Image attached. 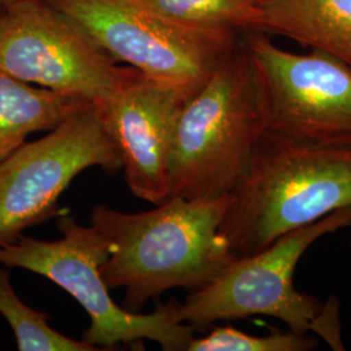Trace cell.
Listing matches in <instances>:
<instances>
[{
	"label": "cell",
	"instance_id": "cell-14",
	"mask_svg": "<svg viewBox=\"0 0 351 351\" xmlns=\"http://www.w3.org/2000/svg\"><path fill=\"white\" fill-rule=\"evenodd\" d=\"M0 315L11 326L20 351H97L50 326L46 313L29 307L13 290L10 274L0 268Z\"/></svg>",
	"mask_w": 351,
	"mask_h": 351
},
{
	"label": "cell",
	"instance_id": "cell-7",
	"mask_svg": "<svg viewBox=\"0 0 351 351\" xmlns=\"http://www.w3.org/2000/svg\"><path fill=\"white\" fill-rule=\"evenodd\" d=\"M0 71L97 108L142 75L120 65L49 0H20L3 8Z\"/></svg>",
	"mask_w": 351,
	"mask_h": 351
},
{
	"label": "cell",
	"instance_id": "cell-3",
	"mask_svg": "<svg viewBox=\"0 0 351 351\" xmlns=\"http://www.w3.org/2000/svg\"><path fill=\"white\" fill-rule=\"evenodd\" d=\"M245 34L180 112L168 165L169 197L230 195L265 133L262 94Z\"/></svg>",
	"mask_w": 351,
	"mask_h": 351
},
{
	"label": "cell",
	"instance_id": "cell-2",
	"mask_svg": "<svg viewBox=\"0 0 351 351\" xmlns=\"http://www.w3.org/2000/svg\"><path fill=\"white\" fill-rule=\"evenodd\" d=\"M351 207V151L264 133L232 191L220 233L236 258Z\"/></svg>",
	"mask_w": 351,
	"mask_h": 351
},
{
	"label": "cell",
	"instance_id": "cell-11",
	"mask_svg": "<svg viewBox=\"0 0 351 351\" xmlns=\"http://www.w3.org/2000/svg\"><path fill=\"white\" fill-rule=\"evenodd\" d=\"M261 30L335 56L351 68V0H272Z\"/></svg>",
	"mask_w": 351,
	"mask_h": 351
},
{
	"label": "cell",
	"instance_id": "cell-16",
	"mask_svg": "<svg viewBox=\"0 0 351 351\" xmlns=\"http://www.w3.org/2000/svg\"><path fill=\"white\" fill-rule=\"evenodd\" d=\"M247 1L250 3L251 5H254V7L259 8V10H262L263 7L268 5L272 0H247Z\"/></svg>",
	"mask_w": 351,
	"mask_h": 351
},
{
	"label": "cell",
	"instance_id": "cell-1",
	"mask_svg": "<svg viewBox=\"0 0 351 351\" xmlns=\"http://www.w3.org/2000/svg\"><path fill=\"white\" fill-rule=\"evenodd\" d=\"M229 201L169 197L143 213L93 208L91 226L111 245L101 275L108 288L125 290L124 308L138 313L171 289L203 288L236 259L220 233Z\"/></svg>",
	"mask_w": 351,
	"mask_h": 351
},
{
	"label": "cell",
	"instance_id": "cell-17",
	"mask_svg": "<svg viewBox=\"0 0 351 351\" xmlns=\"http://www.w3.org/2000/svg\"><path fill=\"white\" fill-rule=\"evenodd\" d=\"M17 1H20V0H0V5L4 8V7H8V5H11L13 3H17Z\"/></svg>",
	"mask_w": 351,
	"mask_h": 351
},
{
	"label": "cell",
	"instance_id": "cell-10",
	"mask_svg": "<svg viewBox=\"0 0 351 351\" xmlns=\"http://www.w3.org/2000/svg\"><path fill=\"white\" fill-rule=\"evenodd\" d=\"M188 99L181 90L141 75L97 108L121 156L128 188L139 199L156 206L169 198L171 149Z\"/></svg>",
	"mask_w": 351,
	"mask_h": 351
},
{
	"label": "cell",
	"instance_id": "cell-19",
	"mask_svg": "<svg viewBox=\"0 0 351 351\" xmlns=\"http://www.w3.org/2000/svg\"><path fill=\"white\" fill-rule=\"evenodd\" d=\"M349 228H350V229H351V226H349ZM350 250H351V236H350Z\"/></svg>",
	"mask_w": 351,
	"mask_h": 351
},
{
	"label": "cell",
	"instance_id": "cell-12",
	"mask_svg": "<svg viewBox=\"0 0 351 351\" xmlns=\"http://www.w3.org/2000/svg\"><path fill=\"white\" fill-rule=\"evenodd\" d=\"M88 101L27 84L0 71V162L38 132H50Z\"/></svg>",
	"mask_w": 351,
	"mask_h": 351
},
{
	"label": "cell",
	"instance_id": "cell-15",
	"mask_svg": "<svg viewBox=\"0 0 351 351\" xmlns=\"http://www.w3.org/2000/svg\"><path fill=\"white\" fill-rule=\"evenodd\" d=\"M316 346L315 337L291 329H271L265 336H255L232 326H213L206 336L194 337L188 351H310Z\"/></svg>",
	"mask_w": 351,
	"mask_h": 351
},
{
	"label": "cell",
	"instance_id": "cell-5",
	"mask_svg": "<svg viewBox=\"0 0 351 351\" xmlns=\"http://www.w3.org/2000/svg\"><path fill=\"white\" fill-rule=\"evenodd\" d=\"M62 237L55 241L21 234L0 246V264L46 277L78 302L90 317L82 341L97 350L158 342L165 351H188L195 329L178 317L177 300L158 304L151 314L132 313L113 301L101 275L111 245L94 226L78 224L69 215L59 219Z\"/></svg>",
	"mask_w": 351,
	"mask_h": 351
},
{
	"label": "cell",
	"instance_id": "cell-18",
	"mask_svg": "<svg viewBox=\"0 0 351 351\" xmlns=\"http://www.w3.org/2000/svg\"><path fill=\"white\" fill-rule=\"evenodd\" d=\"M1 11H3V7H1V5H0V13H1Z\"/></svg>",
	"mask_w": 351,
	"mask_h": 351
},
{
	"label": "cell",
	"instance_id": "cell-8",
	"mask_svg": "<svg viewBox=\"0 0 351 351\" xmlns=\"http://www.w3.org/2000/svg\"><path fill=\"white\" fill-rule=\"evenodd\" d=\"M245 40L259 81L265 132L351 151L350 66L322 51L282 50L263 32H247Z\"/></svg>",
	"mask_w": 351,
	"mask_h": 351
},
{
	"label": "cell",
	"instance_id": "cell-9",
	"mask_svg": "<svg viewBox=\"0 0 351 351\" xmlns=\"http://www.w3.org/2000/svg\"><path fill=\"white\" fill-rule=\"evenodd\" d=\"M91 167L110 175L123 169L119 150L94 106L1 160L0 246L56 216L60 195L75 176Z\"/></svg>",
	"mask_w": 351,
	"mask_h": 351
},
{
	"label": "cell",
	"instance_id": "cell-4",
	"mask_svg": "<svg viewBox=\"0 0 351 351\" xmlns=\"http://www.w3.org/2000/svg\"><path fill=\"white\" fill-rule=\"evenodd\" d=\"M350 226L351 207L341 208L280 237L261 252L236 258L213 282L180 302L178 317L197 332L216 322L264 315L281 320L297 333H314L332 350H345L339 302L335 297L322 302L298 291L293 278L310 246Z\"/></svg>",
	"mask_w": 351,
	"mask_h": 351
},
{
	"label": "cell",
	"instance_id": "cell-6",
	"mask_svg": "<svg viewBox=\"0 0 351 351\" xmlns=\"http://www.w3.org/2000/svg\"><path fill=\"white\" fill-rule=\"evenodd\" d=\"M119 63L191 98L245 33L177 25L138 0H49Z\"/></svg>",
	"mask_w": 351,
	"mask_h": 351
},
{
	"label": "cell",
	"instance_id": "cell-13",
	"mask_svg": "<svg viewBox=\"0 0 351 351\" xmlns=\"http://www.w3.org/2000/svg\"><path fill=\"white\" fill-rule=\"evenodd\" d=\"M177 25L239 33L262 32V11L247 0H138Z\"/></svg>",
	"mask_w": 351,
	"mask_h": 351
}]
</instances>
